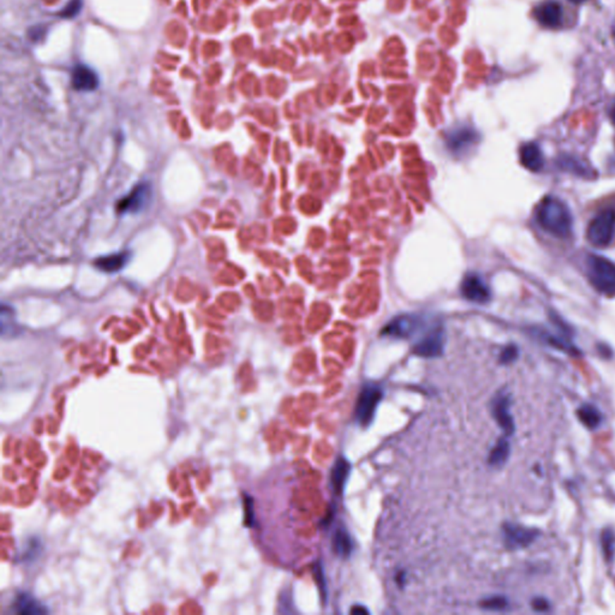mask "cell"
I'll return each mask as SVG.
<instances>
[{
	"label": "cell",
	"mask_w": 615,
	"mask_h": 615,
	"mask_svg": "<svg viewBox=\"0 0 615 615\" xmlns=\"http://www.w3.org/2000/svg\"><path fill=\"white\" fill-rule=\"evenodd\" d=\"M536 220L547 233L558 238H567L573 228V216L561 199L546 196L536 207Z\"/></svg>",
	"instance_id": "cell-1"
},
{
	"label": "cell",
	"mask_w": 615,
	"mask_h": 615,
	"mask_svg": "<svg viewBox=\"0 0 615 615\" xmlns=\"http://www.w3.org/2000/svg\"><path fill=\"white\" fill-rule=\"evenodd\" d=\"M588 279L600 294L615 297V263L607 257L591 254L587 260Z\"/></svg>",
	"instance_id": "cell-2"
},
{
	"label": "cell",
	"mask_w": 615,
	"mask_h": 615,
	"mask_svg": "<svg viewBox=\"0 0 615 615\" xmlns=\"http://www.w3.org/2000/svg\"><path fill=\"white\" fill-rule=\"evenodd\" d=\"M588 241L596 248H607L615 238V209L604 208L587 228Z\"/></svg>",
	"instance_id": "cell-3"
},
{
	"label": "cell",
	"mask_w": 615,
	"mask_h": 615,
	"mask_svg": "<svg viewBox=\"0 0 615 615\" xmlns=\"http://www.w3.org/2000/svg\"><path fill=\"white\" fill-rule=\"evenodd\" d=\"M383 392L378 385H367L359 393L354 417L361 427H368L374 420L380 403L383 400Z\"/></svg>",
	"instance_id": "cell-4"
},
{
	"label": "cell",
	"mask_w": 615,
	"mask_h": 615,
	"mask_svg": "<svg viewBox=\"0 0 615 615\" xmlns=\"http://www.w3.org/2000/svg\"><path fill=\"white\" fill-rule=\"evenodd\" d=\"M540 531L526 526L506 523L502 526V536L506 547L509 549H518V548H526L538 538Z\"/></svg>",
	"instance_id": "cell-5"
},
{
	"label": "cell",
	"mask_w": 615,
	"mask_h": 615,
	"mask_svg": "<svg viewBox=\"0 0 615 615\" xmlns=\"http://www.w3.org/2000/svg\"><path fill=\"white\" fill-rule=\"evenodd\" d=\"M461 296L475 303H487L492 298V292L485 281L477 274H466L461 284Z\"/></svg>",
	"instance_id": "cell-6"
},
{
	"label": "cell",
	"mask_w": 615,
	"mask_h": 615,
	"mask_svg": "<svg viewBox=\"0 0 615 615\" xmlns=\"http://www.w3.org/2000/svg\"><path fill=\"white\" fill-rule=\"evenodd\" d=\"M534 16L542 27L558 29L564 22V8L555 0H546L535 8Z\"/></svg>",
	"instance_id": "cell-7"
},
{
	"label": "cell",
	"mask_w": 615,
	"mask_h": 615,
	"mask_svg": "<svg viewBox=\"0 0 615 615\" xmlns=\"http://www.w3.org/2000/svg\"><path fill=\"white\" fill-rule=\"evenodd\" d=\"M511 399L507 395L500 393L492 402V414L499 427L507 434L512 435L514 432V417L511 415Z\"/></svg>",
	"instance_id": "cell-8"
},
{
	"label": "cell",
	"mask_w": 615,
	"mask_h": 615,
	"mask_svg": "<svg viewBox=\"0 0 615 615\" xmlns=\"http://www.w3.org/2000/svg\"><path fill=\"white\" fill-rule=\"evenodd\" d=\"M444 344L442 332L439 330H433L416 344L414 354L425 359L439 357L444 352Z\"/></svg>",
	"instance_id": "cell-9"
},
{
	"label": "cell",
	"mask_w": 615,
	"mask_h": 615,
	"mask_svg": "<svg viewBox=\"0 0 615 615\" xmlns=\"http://www.w3.org/2000/svg\"><path fill=\"white\" fill-rule=\"evenodd\" d=\"M476 141V132L471 129H468V128L456 129L452 132H449L447 136L448 148L456 155L466 153L470 148L473 147Z\"/></svg>",
	"instance_id": "cell-10"
},
{
	"label": "cell",
	"mask_w": 615,
	"mask_h": 615,
	"mask_svg": "<svg viewBox=\"0 0 615 615\" xmlns=\"http://www.w3.org/2000/svg\"><path fill=\"white\" fill-rule=\"evenodd\" d=\"M519 160L523 166L531 172H540L545 166L542 149L535 142L524 143L519 149Z\"/></svg>",
	"instance_id": "cell-11"
},
{
	"label": "cell",
	"mask_w": 615,
	"mask_h": 615,
	"mask_svg": "<svg viewBox=\"0 0 615 615\" xmlns=\"http://www.w3.org/2000/svg\"><path fill=\"white\" fill-rule=\"evenodd\" d=\"M351 464L344 456H339L330 470V485L333 493L342 495L350 477Z\"/></svg>",
	"instance_id": "cell-12"
},
{
	"label": "cell",
	"mask_w": 615,
	"mask_h": 615,
	"mask_svg": "<svg viewBox=\"0 0 615 615\" xmlns=\"http://www.w3.org/2000/svg\"><path fill=\"white\" fill-rule=\"evenodd\" d=\"M71 81L75 89L80 92H92L99 86V80L93 70L86 66H75Z\"/></svg>",
	"instance_id": "cell-13"
},
{
	"label": "cell",
	"mask_w": 615,
	"mask_h": 615,
	"mask_svg": "<svg viewBox=\"0 0 615 615\" xmlns=\"http://www.w3.org/2000/svg\"><path fill=\"white\" fill-rule=\"evenodd\" d=\"M416 326H417V320L414 316L403 315L392 320L387 326L383 328V335L395 337V338H406L415 330Z\"/></svg>",
	"instance_id": "cell-14"
},
{
	"label": "cell",
	"mask_w": 615,
	"mask_h": 615,
	"mask_svg": "<svg viewBox=\"0 0 615 615\" xmlns=\"http://www.w3.org/2000/svg\"><path fill=\"white\" fill-rule=\"evenodd\" d=\"M127 253H117L108 255V256L99 257L95 261V267L106 273H116L125 266L128 262Z\"/></svg>",
	"instance_id": "cell-15"
},
{
	"label": "cell",
	"mask_w": 615,
	"mask_h": 615,
	"mask_svg": "<svg viewBox=\"0 0 615 615\" xmlns=\"http://www.w3.org/2000/svg\"><path fill=\"white\" fill-rule=\"evenodd\" d=\"M146 187H139L132 190L131 194L124 197L118 204L119 212H134L139 208L142 207L143 202L146 200Z\"/></svg>",
	"instance_id": "cell-16"
},
{
	"label": "cell",
	"mask_w": 615,
	"mask_h": 615,
	"mask_svg": "<svg viewBox=\"0 0 615 615\" xmlns=\"http://www.w3.org/2000/svg\"><path fill=\"white\" fill-rule=\"evenodd\" d=\"M352 549H354V542L350 534L344 528H339L333 536V550L339 557L347 558L352 553Z\"/></svg>",
	"instance_id": "cell-17"
},
{
	"label": "cell",
	"mask_w": 615,
	"mask_h": 615,
	"mask_svg": "<svg viewBox=\"0 0 615 615\" xmlns=\"http://www.w3.org/2000/svg\"><path fill=\"white\" fill-rule=\"evenodd\" d=\"M509 441L506 440L505 437L499 439L497 445L492 448V451L489 453L488 463L493 468H502V465L505 464L509 456Z\"/></svg>",
	"instance_id": "cell-18"
},
{
	"label": "cell",
	"mask_w": 615,
	"mask_h": 615,
	"mask_svg": "<svg viewBox=\"0 0 615 615\" xmlns=\"http://www.w3.org/2000/svg\"><path fill=\"white\" fill-rule=\"evenodd\" d=\"M579 421L589 429H595L602 422V415L599 409L592 406L590 404H585L578 409L577 411Z\"/></svg>",
	"instance_id": "cell-19"
},
{
	"label": "cell",
	"mask_w": 615,
	"mask_h": 615,
	"mask_svg": "<svg viewBox=\"0 0 615 615\" xmlns=\"http://www.w3.org/2000/svg\"><path fill=\"white\" fill-rule=\"evenodd\" d=\"M13 607L20 614H42L46 611L42 606L39 604L37 600H34L32 596L23 595V594L17 596L16 602L13 603Z\"/></svg>",
	"instance_id": "cell-20"
},
{
	"label": "cell",
	"mask_w": 615,
	"mask_h": 615,
	"mask_svg": "<svg viewBox=\"0 0 615 615\" xmlns=\"http://www.w3.org/2000/svg\"><path fill=\"white\" fill-rule=\"evenodd\" d=\"M601 547H602L603 555L608 562L614 559L615 555V533L611 529L603 530L601 535Z\"/></svg>",
	"instance_id": "cell-21"
},
{
	"label": "cell",
	"mask_w": 615,
	"mask_h": 615,
	"mask_svg": "<svg viewBox=\"0 0 615 615\" xmlns=\"http://www.w3.org/2000/svg\"><path fill=\"white\" fill-rule=\"evenodd\" d=\"M481 607L487 611H505L506 608L509 607V601L502 596H493L483 600Z\"/></svg>",
	"instance_id": "cell-22"
},
{
	"label": "cell",
	"mask_w": 615,
	"mask_h": 615,
	"mask_svg": "<svg viewBox=\"0 0 615 615\" xmlns=\"http://www.w3.org/2000/svg\"><path fill=\"white\" fill-rule=\"evenodd\" d=\"M518 354H519L518 347L516 345H509L502 350V354H500V363L509 364V363L514 362L518 359Z\"/></svg>",
	"instance_id": "cell-23"
},
{
	"label": "cell",
	"mask_w": 615,
	"mask_h": 615,
	"mask_svg": "<svg viewBox=\"0 0 615 615\" xmlns=\"http://www.w3.org/2000/svg\"><path fill=\"white\" fill-rule=\"evenodd\" d=\"M82 8V1L81 0H71L69 4L66 5V8H63V11H61V16L66 17V18H71V17H75L80 13V10Z\"/></svg>",
	"instance_id": "cell-24"
},
{
	"label": "cell",
	"mask_w": 615,
	"mask_h": 615,
	"mask_svg": "<svg viewBox=\"0 0 615 615\" xmlns=\"http://www.w3.org/2000/svg\"><path fill=\"white\" fill-rule=\"evenodd\" d=\"M315 576H316V579H318V588L321 590L322 596H323V599H326V582H325V575H323V569H322L321 565H316L315 566Z\"/></svg>",
	"instance_id": "cell-25"
},
{
	"label": "cell",
	"mask_w": 615,
	"mask_h": 615,
	"mask_svg": "<svg viewBox=\"0 0 615 615\" xmlns=\"http://www.w3.org/2000/svg\"><path fill=\"white\" fill-rule=\"evenodd\" d=\"M531 606L536 611H547L549 609V602L543 597H536V599L533 600Z\"/></svg>",
	"instance_id": "cell-26"
},
{
	"label": "cell",
	"mask_w": 615,
	"mask_h": 615,
	"mask_svg": "<svg viewBox=\"0 0 615 615\" xmlns=\"http://www.w3.org/2000/svg\"><path fill=\"white\" fill-rule=\"evenodd\" d=\"M609 117H611V123L615 125V100L611 104V110H609Z\"/></svg>",
	"instance_id": "cell-27"
},
{
	"label": "cell",
	"mask_w": 615,
	"mask_h": 615,
	"mask_svg": "<svg viewBox=\"0 0 615 615\" xmlns=\"http://www.w3.org/2000/svg\"><path fill=\"white\" fill-rule=\"evenodd\" d=\"M571 3H575V4H582L584 1H587V0H570Z\"/></svg>",
	"instance_id": "cell-28"
},
{
	"label": "cell",
	"mask_w": 615,
	"mask_h": 615,
	"mask_svg": "<svg viewBox=\"0 0 615 615\" xmlns=\"http://www.w3.org/2000/svg\"><path fill=\"white\" fill-rule=\"evenodd\" d=\"M613 35L615 37V23L614 25H613Z\"/></svg>",
	"instance_id": "cell-29"
}]
</instances>
